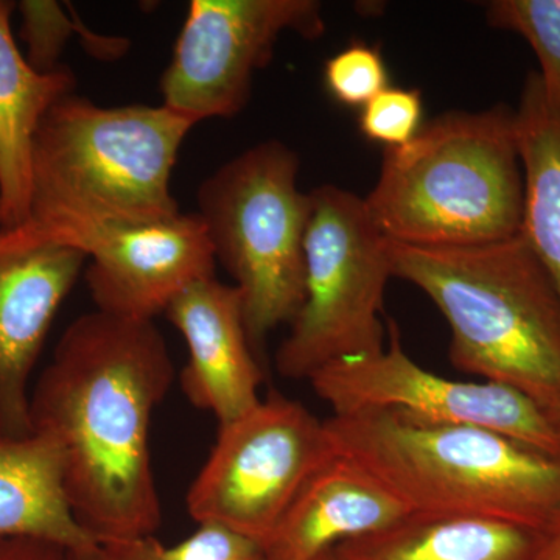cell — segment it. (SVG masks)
Instances as JSON below:
<instances>
[{
  "instance_id": "1",
  "label": "cell",
  "mask_w": 560,
  "mask_h": 560,
  "mask_svg": "<svg viewBox=\"0 0 560 560\" xmlns=\"http://www.w3.org/2000/svg\"><path fill=\"white\" fill-rule=\"evenodd\" d=\"M173 377L153 320L95 311L65 330L32 388V433L57 445L70 508L98 544L160 529L151 420Z\"/></svg>"
},
{
  "instance_id": "2",
  "label": "cell",
  "mask_w": 560,
  "mask_h": 560,
  "mask_svg": "<svg viewBox=\"0 0 560 560\" xmlns=\"http://www.w3.org/2000/svg\"><path fill=\"white\" fill-rule=\"evenodd\" d=\"M195 125L162 103L101 106L66 95L36 131L27 221L0 231V245L84 254L108 231L175 219L172 173Z\"/></svg>"
},
{
  "instance_id": "3",
  "label": "cell",
  "mask_w": 560,
  "mask_h": 560,
  "mask_svg": "<svg viewBox=\"0 0 560 560\" xmlns=\"http://www.w3.org/2000/svg\"><path fill=\"white\" fill-rule=\"evenodd\" d=\"M394 278L422 290L451 327L456 370L560 401V298L522 235L470 246L389 242Z\"/></svg>"
},
{
  "instance_id": "4",
  "label": "cell",
  "mask_w": 560,
  "mask_h": 560,
  "mask_svg": "<svg viewBox=\"0 0 560 560\" xmlns=\"http://www.w3.org/2000/svg\"><path fill=\"white\" fill-rule=\"evenodd\" d=\"M523 198L515 110L497 105L441 114L385 149L364 202L389 242L441 248L517 237Z\"/></svg>"
},
{
  "instance_id": "5",
  "label": "cell",
  "mask_w": 560,
  "mask_h": 560,
  "mask_svg": "<svg viewBox=\"0 0 560 560\" xmlns=\"http://www.w3.org/2000/svg\"><path fill=\"white\" fill-rule=\"evenodd\" d=\"M337 451L410 512L495 518L537 530L560 515V456L497 431L423 425L388 411L326 419Z\"/></svg>"
},
{
  "instance_id": "6",
  "label": "cell",
  "mask_w": 560,
  "mask_h": 560,
  "mask_svg": "<svg viewBox=\"0 0 560 560\" xmlns=\"http://www.w3.org/2000/svg\"><path fill=\"white\" fill-rule=\"evenodd\" d=\"M301 161L270 139L232 158L197 191L215 260L234 279L254 350L282 324H291L305 298L304 238L311 191L298 186Z\"/></svg>"
},
{
  "instance_id": "7",
  "label": "cell",
  "mask_w": 560,
  "mask_h": 560,
  "mask_svg": "<svg viewBox=\"0 0 560 560\" xmlns=\"http://www.w3.org/2000/svg\"><path fill=\"white\" fill-rule=\"evenodd\" d=\"M311 195L304 304L276 353L279 374L291 381H308L334 361L385 349L383 301L394 278L388 238L364 198L331 184Z\"/></svg>"
},
{
  "instance_id": "8",
  "label": "cell",
  "mask_w": 560,
  "mask_h": 560,
  "mask_svg": "<svg viewBox=\"0 0 560 560\" xmlns=\"http://www.w3.org/2000/svg\"><path fill=\"white\" fill-rule=\"evenodd\" d=\"M338 451L326 419L272 393L219 438L187 492L198 523H220L265 547L298 493Z\"/></svg>"
},
{
  "instance_id": "9",
  "label": "cell",
  "mask_w": 560,
  "mask_h": 560,
  "mask_svg": "<svg viewBox=\"0 0 560 560\" xmlns=\"http://www.w3.org/2000/svg\"><path fill=\"white\" fill-rule=\"evenodd\" d=\"M388 331V348L334 361L308 378L334 416L388 411L423 425L480 427L560 456V433L537 401L499 383L433 374L405 352L396 323Z\"/></svg>"
},
{
  "instance_id": "10",
  "label": "cell",
  "mask_w": 560,
  "mask_h": 560,
  "mask_svg": "<svg viewBox=\"0 0 560 560\" xmlns=\"http://www.w3.org/2000/svg\"><path fill=\"white\" fill-rule=\"evenodd\" d=\"M305 39L326 33L316 0H191L171 65L162 73V105L200 124L237 116L254 73L272 60L283 33Z\"/></svg>"
},
{
  "instance_id": "11",
  "label": "cell",
  "mask_w": 560,
  "mask_h": 560,
  "mask_svg": "<svg viewBox=\"0 0 560 560\" xmlns=\"http://www.w3.org/2000/svg\"><path fill=\"white\" fill-rule=\"evenodd\" d=\"M84 278L97 311L149 323L202 279L215 276V254L197 212L119 228L88 245Z\"/></svg>"
},
{
  "instance_id": "12",
  "label": "cell",
  "mask_w": 560,
  "mask_h": 560,
  "mask_svg": "<svg viewBox=\"0 0 560 560\" xmlns=\"http://www.w3.org/2000/svg\"><path fill=\"white\" fill-rule=\"evenodd\" d=\"M88 257L68 246L0 245V431L32 434L31 377Z\"/></svg>"
},
{
  "instance_id": "13",
  "label": "cell",
  "mask_w": 560,
  "mask_h": 560,
  "mask_svg": "<svg viewBox=\"0 0 560 560\" xmlns=\"http://www.w3.org/2000/svg\"><path fill=\"white\" fill-rule=\"evenodd\" d=\"M165 316L189 349L180 388L195 408L212 412L224 425L259 404L264 374L234 285L215 276L202 279L179 294Z\"/></svg>"
},
{
  "instance_id": "14",
  "label": "cell",
  "mask_w": 560,
  "mask_h": 560,
  "mask_svg": "<svg viewBox=\"0 0 560 560\" xmlns=\"http://www.w3.org/2000/svg\"><path fill=\"white\" fill-rule=\"evenodd\" d=\"M407 514L375 475L338 452L280 518L265 544V560H318L341 541L386 528Z\"/></svg>"
},
{
  "instance_id": "15",
  "label": "cell",
  "mask_w": 560,
  "mask_h": 560,
  "mask_svg": "<svg viewBox=\"0 0 560 560\" xmlns=\"http://www.w3.org/2000/svg\"><path fill=\"white\" fill-rule=\"evenodd\" d=\"M14 10L16 3L0 0V231L27 221L36 131L51 106L75 90L68 66L44 73L27 61L11 31Z\"/></svg>"
},
{
  "instance_id": "16",
  "label": "cell",
  "mask_w": 560,
  "mask_h": 560,
  "mask_svg": "<svg viewBox=\"0 0 560 560\" xmlns=\"http://www.w3.org/2000/svg\"><path fill=\"white\" fill-rule=\"evenodd\" d=\"M31 537L83 555L98 541L77 521L68 495L60 451L38 433L0 431V539Z\"/></svg>"
},
{
  "instance_id": "17",
  "label": "cell",
  "mask_w": 560,
  "mask_h": 560,
  "mask_svg": "<svg viewBox=\"0 0 560 560\" xmlns=\"http://www.w3.org/2000/svg\"><path fill=\"white\" fill-rule=\"evenodd\" d=\"M540 533L471 515L410 512L400 521L341 541L335 560H534Z\"/></svg>"
},
{
  "instance_id": "18",
  "label": "cell",
  "mask_w": 560,
  "mask_h": 560,
  "mask_svg": "<svg viewBox=\"0 0 560 560\" xmlns=\"http://www.w3.org/2000/svg\"><path fill=\"white\" fill-rule=\"evenodd\" d=\"M515 132L525 184L521 235L560 298V114L548 105L537 72L523 86Z\"/></svg>"
},
{
  "instance_id": "19",
  "label": "cell",
  "mask_w": 560,
  "mask_h": 560,
  "mask_svg": "<svg viewBox=\"0 0 560 560\" xmlns=\"http://www.w3.org/2000/svg\"><path fill=\"white\" fill-rule=\"evenodd\" d=\"M486 20L529 44L540 62L545 98L560 114V0H492L486 3Z\"/></svg>"
},
{
  "instance_id": "20",
  "label": "cell",
  "mask_w": 560,
  "mask_h": 560,
  "mask_svg": "<svg viewBox=\"0 0 560 560\" xmlns=\"http://www.w3.org/2000/svg\"><path fill=\"white\" fill-rule=\"evenodd\" d=\"M21 18V39L25 44V58L39 72H54L61 68L62 51L70 38L79 35L88 51L101 60H109L117 50V39L97 35L81 24L73 13L54 0H21L16 3Z\"/></svg>"
},
{
  "instance_id": "21",
  "label": "cell",
  "mask_w": 560,
  "mask_h": 560,
  "mask_svg": "<svg viewBox=\"0 0 560 560\" xmlns=\"http://www.w3.org/2000/svg\"><path fill=\"white\" fill-rule=\"evenodd\" d=\"M324 83L331 97L349 108H363L386 88L389 73L377 47L352 43L324 66Z\"/></svg>"
},
{
  "instance_id": "22",
  "label": "cell",
  "mask_w": 560,
  "mask_h": 560,
  "mask_svg": "<svg viewBox=\"0 0 560 560\" xmlns=\"http://www.w3.org/2000/svg\"><path fill=\"white\" fill-rule=\"evenodd\" d=\"M422 116L420 91L389 86L361 108L359 128L364 138L394 149L416 138L423 125Z\"/></svg>"
},
{
  "instance_id": "23",
  "label": "cell",
  "mask_w": 560,
  "mask_h": 560,
  "mask_svg": "<svg viewBox=\"0 0 560 560\" xmlns=\"http://www.w3.org/2000/svg\"><path fill=\"white\" fill-rule=\"evenodd\" d=\"M160 560H265V551L237 530L208 522L175 547H162Z\"/></svg>"
},
{
  "instance_id": "24",
  "label": "cell",
  "mask_w": 560,
  "mask_h": 560,
  "mask_svg": "<svg viewBox=\"0 0 560 560\" xmlns=\"http://www.w3.org/2000/svg\"><path fill=\"white\" fill-rule=\"evenodd\" d=\"M162 545L153 537L105 541L94 550L77 555V560H160Z\"/></svg>"
},
{
  "instance_id": "25",
  "label": "cell",
  "mask_w": 560,
  "mask_h": 560,
  "mask_svg": "<svg viewBox=\"0 0 560 560\" xmlns=\"http://www.w3.org/2000/svg\"><path fill=\"white\" fill-rule=\"evenodd\" d=\"M0 560H77V555L47 540L2 537Z\"/></svg>"
},
{
  "instance_id": "26",
  "label": "cell",
  "mask_w": 560,
  "mask_h": 560,
  "mask_svg": "<svg viewBox=\"0 0 560 560\" xmlns=\"http://www.w3.org/2000/svg\"><path fill=\"white\" fill-rule=\"evenodd\" d=\"M534 560H560V515L541 530Z\"/></svg>"
},
{
  "instance_id": "27",
  "label": "cell",
  "mask_w": 560,
  "mask_h": 560,
  "mask_svg": "<svg viewBox=\"0 0 560 560\" xmlns=\"http://www.w3.org/2000/svg\"><path fill=\"white\" fill-rule=\"evenodd\" d=\"M548 416H550L551 422L555 423L556 429L560 433V401L552 410L548 411Z\"/></svg>"
},
{
  "instance_id": "28",
  "label": "cell",
  "mask_w": 560,
  "mask_h": 560,
  "mask_svg": "<svg viewBox=\"0 0 560 560\" xmlns=\"http://www.w3.org/2000/svg\"><path fill=\"white\" fill-rule=\"evenodd\" d=\"M318 560H335L334 550L324 552Z\"/></svg>"
},
{
  "instance_id": "29",
  "label": "cell",
  "mask_w": 560,
  "mask_h": 560,
  "mask_svg": "<svg viewBox=\"0 0 560 560\" xmlns=\"http://www.w3.org/2000/svg\"><path fill=\"white\" fill-rule=\"evenodd\" d=\"M0 230H2V215H0Z\"/></svg>"
}]
</instances>
